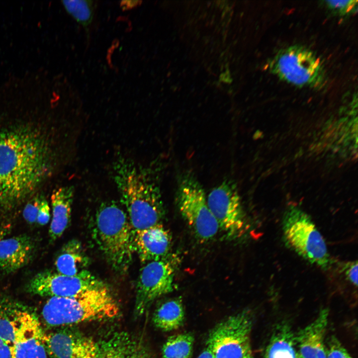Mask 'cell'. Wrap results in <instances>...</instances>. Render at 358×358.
<instances>
[{"mask_svg":"<svg viewBox=\"0 0 358 358\" xmlns=\"http://www.w3.org/2000/svg\"><path fill=\"white\" fill-rule=\"evenodd\" d=\"M44 138L28 129L0 131V207L10 209L28 197L49 171Z\"/></svg>","mask_w":358,"mask_h":358,"instance_id":"obj_1","label":"cell"},{"mask_svg":"<svg viewBox=\"0 0 358 358\" xmlns=\"http://www.w3.org/2000/svg\"><path fill=\"white\" fill-rule=\"evenodd\" d=\"M113 179L134 230L162 223L165 210L159 174L121 157L113 166Z\"/></svg>","mask_w":358,"mask_h":358,"instance_id":"obj_2","label":"cell"},{"mask_svg":"<svg viewBox=\"0 0 358 358\" xmlns=\"http://www.w3.org/2000/svg\"><path fill=\"white\" fill-rule=\"evenodd\" d=\"M93 223V239L107 263L119 273L126 272L135 249L134 230L126 211L115 202L103 203Z\"/></svg>","mask_w":358,"mask_h":358,"instance_id":"obj_3","label":"cell"},{"mask_svg":"<svg viewBox=\"0 0 358 358\" xmlns=\"http://www.w3.org/2000/svg\"><path fill=\"white\" fill-rule=\"evenodd\" d=\"M119 312L116 301L104 285L71 297H49L42 308V316L47 326L56 327L110 319Z\"/></svg>","mask_w":358,"mask_h":358,"instance_id":"obj_4","label":"cell"},{"mask_svg":"<svg viewBox=\"0 0 358 358\" xmlns=\"http://www.w3.org/2000/svg\"><path fill=\"white\" fill-rule=\"evenodd\" d=\"M268 69L280 79L297 87L319 89L326 82L321 59L301 46H291L279 51L270 60Z\"/></svg>","mask_w":358,"mask_h":358,"instance_id":"obj_5","label":"cell"},{"mask_svg":"<svg viewBox=\"0 0 358 358\" xmlns=\"http://www.w3.org/2000/svg\"><path fill=\"white\" fill-rule=\"evenodd\" d=\"M282 224L285 242L298 255L323 269L330 267L331 257L327 245L308 215L291 206L284 213Z\"/></svg>","mask_w":358,"mask_h":358,"instance_id":"obj_6","label":"cell"},{"mask_svg":"<svg viewBox=\"0 0 358 358\" xmlns=\"http://www.w3.org/2000/svg\"><path fill=\"white\" fill-rule=\"evenodd\" d=\"M176 203L182 217L199 240L207 241L217 234L219 226L209 208L203 188L190 172L179 177Z\"/></svg>","mask_w":358,"mask_h":358,"instance_id":"obj_7","label":"cell"},{"mask_svg":"<svg viewBox=\"0 0 358 358\" xmlns=\"http://www.w3.org/2000/svg\"><path fill=\"white\" fill-rule=\"evenodd\" d=\"M252 319L247 312L233 315L210 332L207 347L214 358H248L252 355Z\"/></svg>","mask_w":358,"mask_h":358,"instance_id":"obj_8","label":"cell"},{"mask_svg":"<svg viewBox=\"0 0 358 358\" xmlns=\"http://www.w3.org/2000/svg\"><path fill=\"white\" fill-rule=\"evenodd\" d=\"M179 258L170 254L163 259L149 262L141 268L136 287L135 314H144L156 299L173 291Z\"/></svg>","mask_w":358,"mask_h":358,"instance_id":"obj_9","label":"cell"},{"mask_svg":"<svg viewBox=\"0 0 358 358\" xmlns=\"http://www.w3.org/2000/svg\"><path fill=\"white\" fill-rule=\"evenodd\" d=\"M206 198L219 229L228 239L240 237L246 227V219L235 182L230 179L223 180L211 190Z\"/></svg>","mask_w":358,"mask_h":358,"instance_id":"obj_10","label":"cell"},{"mask_svg":"<svg viewBox=\"0 0 358 358\" xmlns=\"http://www.w3.org/2000/svg\"><path fill=\"white\" fill-rule=\"evenodd\" d=\"M105 284L88 270L74 276L51 270L35 275L26 286L28 292L49 297H67Z\"/></svg>","mask_w":358,"mask_h":358,"instance_id":"obj_11","label":"cell"},{"mask_svg":"<svg viewBox=\"0 0 358 358\" xmlns=\"http://www.w3.org/2000/svg\"><path fill=\"white\" fill-rule=\"evenodd\" d=\"M14 313L15 336L10 358H48L44 333L37 317L27 310Z\"/></svg>","mask_w":358,"mask_h":358,"instance_id":"obj_12","label":"cell"},{"mask_svg":"<svg viewBox=\"0 0 358 358\" xmlns=\"http://www.w3.org/2000/svg\"><path fill=\"white\" fill-rule=\"evenodd\" d=\"M47 355L51 358H95L98 343L68 329L44 334Z\"/></svg>","mask_w":358,"mask_h":358,"instance_id":"obj_13","label":"cell"},{"mask_svg":"<svg viewBox=\"0 0 358 358\" xmlns=\"http://www.w3.org/2000/svg\"><path fill=\"white\" fill-rule=\"evenodd\" d=\"M172 236L161 224L134 231V246L143 265L165 258L170 254Z\"/></svg>","mask_w":358,"mask_h":358,"instance_id":"obj_14","label":"cell"},{"mask_svg":"<svg viewBox=\"0 0 358 358\" xmlns=\"http://www.w3.org/2000/svg\"><path fill=\"white\" fill-rule=\"evenodd\" d=\"M329 310L322 309L316 318L295 334V340L301 358H326L325 336Z\"/></svg>","mask_w":358,"mask_h":358,"instance_id":"obj_15","label":"cell"},{"mask_svg":"<svg viewBox=\"0 0 358 358\" xmlns=\"http://www.w3.org/2000/svg\"><path fill=\"white\" fill-rule=\"evenodd\" d=\"M36 251L32 237L20 235L0 239V270L11 273L27 265Z\"/></svg>","mask_w":358,"mask_h":358,"instance_id":"obj_16","label":"cell"},{"mask_svg":"<svg viewBox=\"0 0 358 358\" xmlns=\"http://www.w3.org/2000/svg\"><path fill=\"white\" fill-rule=\"evenodd\" d=\"M95 358H150L143 345L124 332H117L98 343Z\"/></svg>","mask_w":358,"mask_h":358,"instance_id":"obj_17","label":"cell"},{"mask_svg":"<svg viewBox=\"0 0 358 358\" xmlns=\"http://www.w3.org/2000/svg\"><path fill=\"white\" fill-rule=\"evenodd\" d=\"M74 194V187L67 185L56 189L51 195L52 218L49 236L52 242L63 235L70 223Z\"/></svg>","mask_w":358,"mask_h":358,"instance_id":"obj_18","label":"cell"},{"mask_svg":"<svg viewBox=\"0 0 358 358\" xmlns=\"http://www.w3.org/2000/svg\"><path fill=\"white\" fill-rule=\"evenodd\" d=\"M89 259L81 243L76 239L65 244L56 256L54 265L56 272L70 276L87 270Z\"/></svg>","mask_w":358,"mask_h":358,"instance_id":"obj_19","label":"cell"},{"mask_svg":"<svg viewBox=\"0 0 358 358\" xmlns=\"http://www.w3.org/2000/svg\"><path fill=\"white\" fill-rule=\"evenodd\" d=\"M262 358H301L288 324L281 322L274 328Z\"/></svg>","mask_w":358,"mask_h":358,"instance_id":"obj_20","label":"cell"},{"mask_svg":"<svg viewBox=\"0 0 358 358\" xmlns=\"http://www.w3.org/2000/svg\"><path fill=\"white\" fill-rule=\"evenodd\" d=\"M184 319V311L181 300L174 298L166 301L156 310L153 321L159 329L170 331L180 327Z\"/></svg>","mask_w":358,"mask_h":358,"instance_id":"obj_21","label":"cell"},{"mask_svg":"<svg viewBox=\"0 0 358 358\" xmlns=\"http://www.w3.org/2000/svg\"><path fill=\"white\" fill-rule=\"evenodd\" d=\"M67 11L82 26L88 37L93 22L96 8L94 0H65L62 1Z\"/></svg>","mask_w":358,"mask_h":358,"instance_id":"obj_22","label":"cell"},{"mask_svg":"<svg viewBox=\"0 0 358 358\" xmlns=\"http://www.w3.org/2000/svg\"><path fill=\"white\" fill-rule=\"evenodd\" d=\"M194 338L190 333H182L170 337L163 345V358H190Z\"/></svg>","mask_w":358,"mask_h":358,"instance_id":"obj_23","label":"cell"},{"mask_svg":"<svg viewBox=\"0 0 358 358\" xmlns=\"http://www.w3.org/2000/svg\"><path fill=\"white\" fill-rule=\"evenodd\" d=\"M357 0H327L326 6L332 11L339 15H345L354 13L357 11Z\"/></svg>","mask_w":358,"mask_h":358,"instance_id":"obj_24","label":"cell"},{"mask_svg":"<svg viewBox=\"0 0 358 358\" xmlns=\"http://www.w3.org/2000/svg\"><path fill=\"white\" fill-rule=\"evenodd\" d=\"M326 358H353L335 336H332L326 344Z\"/></svg>","mask_w":358,"mask_h":358,"instance_id":"obj_25","label":"cell"},{"mask_svg":"<svg viewBox=\"0 0 358 358\" xmlns=\"http://www.w3.org/2000/svg\"><path fill=\"white\" fill-rule=\"evenodd\" d=\"M15 326L13 319L10 320L5 316H0V339L11 349L14 342Z\"/></svg>","mask_w":358,"mask_h":358,"instance_id":"obj_26","label":"cell"},{"mask_svg":"<svg viewBox=\"0 0 358 358\" xmlns=\"http://www.w3.org/2000/svg\"><path fill=\"white\" fill-rule=\"evenodd\" d=\"M42 197V195H38L34 197L29 201L24 208L23 212V217L25 220L31 225L36 224Z\"/></svg>","mask_w":358,"mask_h":358,"instance_id":"obj_27","label":"cell"},{"mask_svg":"<svg viewBox=\"0 0 358 358\" xmlns=\"http://www.w3.org/2000/svg\"><path fill=\"white\" fill-rule=\"evenodd\" d=\"M358 262L357 261L346 263L343 271L346 279L355 286L358 285Z\"/></svg>","mask_w":358,"mask_h":358,"instance_id":"obj_28","label":"cell"},{"mask_svg":"<svg viewBox=\"0 0 358 358\" xmlns=\"http://www.w3.org/2000/svg\"><path fill=\"white\" fill-rule=\"evenodd\" d=\"M50 219V208L46 198L43 196L41 199L36 224L44 226L47 224Z\"/></svg>","mask_w":358,"mask_h":358,"instance_id":"obj_29","label":"cell"},{"mask_svg":"<svg viewBox=\"0 0 358 358\" xmlns=\"http://www.w3.org/2000/svg\"><path fill=\"white\" fill-rule=\"evenodd\" d=\"M10 348L0 339V358H10Z\"/></svg>","mask_w":358,"mask_h":358,"instance_id":"obj_30","label":"cell"},{"mask_svg":"<svg viewBox=\"0 0 358 358\" xmlns=\"http://www.w3.org/2000/svg\"><path fill=\"white\" fill-rule=\"evenodd\" d=\"M139 0H123L120 2V6L124 10L131 9L139 4Z\"/></svg>","mask_w":358,"mask_h":358,"instance_id":"obj_31","label":"cell"},{"mask_svg":"<svg viewBox=\"0 0 358 358\" xmlns=\"http://www.w3.org/2000/svg\"><path fill=\"white\" fill-rule=\"evenodd\" d=\"M197 358H214L211 351L206 347Z\"/></svg>","mask_w":358,"mask_h":358,"instance_id":"obj_32","label":"cell"},{"mask_svg":"<svg viewBox=\"0 0 358 358\" xmlns=\"http://www.w3.org/2000/svg\"><path fill=\"white\" fill-rule=\"evenodd\" d=\"M3 233L1 231H0V239L3 238Z\"/></svg>","mask_w":358,"mask_h":358,"instance_id":"obj_33","label":"cell"},{"mask_svg":"<svg viewBox=\"0 0 358 358\" xmlns=\"http://www.w3.org/2000/svg\"><path fill=\"white\" fill-rule=\"evenodd\" d=\"M253 358V356H251L250 357H249V358Z\"/></svg>","mask_w":358,"mask_h":358,"instance_id":"obj_34","label":"cell"}]
</instances>
